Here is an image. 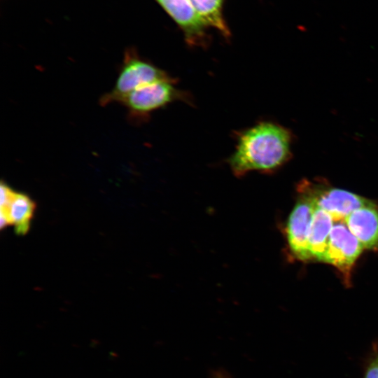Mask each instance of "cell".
Listing matches in <instances>:
<instances>
[{
	"label": "cell",
	"instance_id": "12",
	"mask_svg": "<svg viewBox=\"0 0 378 378\" xmlns=\"http://www.w3.org/2000/svg\"><path fill=\"white\" fill-rule=\"evenodd\" d=\"M364 378H378V354L375 355L369 363Z\"/></svg>",
	"mask_w": 378,
	"mask_h": 378
},
{
	"label": "cell",
	"instance_id": "6",
	"mask_svg": "<svg viewBox=\"0 0 378 378\" xmlns=\"http://www.w3.org/2000/svg\"><path fill=\"white\" fill-rule=\"evenodd\" d=\"M182 31L190 46H205L209 28L200 19L189 0H155Z\"/></svg>",
	"mask_w": 378,
	"mask_h": 378
},
{
	"label": "cell",
	"instance_id": "8",
	"mask_svg": "<svg viewBox=\"0 0 378 378\" xmlns=\"http://www.w3.org/2000/svg\"><path fill=\"white\" fill-rule=\"evenodd\" d=\"M344 222L363 248L372 249L378 245V209L375 204L370 202L356 209Z\"/></svg>",
	"mask_w": 378,
	"mask_h": 378
},
{
	"label": "cell",
	"instance_id": "11",
	"mask_svg": "<svg viewBox=\"0 0 378 378\" xmlns=\"http://www.w3.org/2000/svg\"><path fill=\"white\" fill-rule=\"evenodd\" d=\"M195 10L208 27H212L228 38L230 31L223 15L225 0H189Z\"/></svg>",
	"mask_w": 378,
	"mask_h": 378
},
{
	"label": "cell",
	"instance_id": "3",
	"mask_svg": "<svg viewBox=\"0 0 378 378\" xmlns=\"http://www.w3.org/2000/svg\"><path fill=\"white\" fill-rule=\"evenodd\" d=\"M172 77L150 62L142 58L134 49L124 54L117 79L111 91L100 99V104L118 103L120 99L141 86Z\"/></svg>",
	"mask_w": 378,
	"mask_h": 378
},
{
	"label": "cell",
	"instance_id": "4",
	"mask_svg": "<svg viewBox=\"0 0 378 378\" xmlns=\"http://www.w3.org/2000/svg\"><path fill=\"white\" fill-rule=\"evenodd\" d=\"M299 189L300 195L288 217L285 235L291 255L304 261L312 258L308 237L316 204L312 195L302 183Z\"/></svg>",
	"mask_w": 378,
	"mask_h": 378
},
{
	"label": "cell",
	"instance_id": "2",
	"mask_svg": "<svg viewBox=\"0 0 378 378\" xmlns=\"http://www.w3.org/2000/svg\"><path fill=\"white\" fill-rule=\"evenodd\" d=\"M174 84L171 78L145 85L126 94L118 104L127 109L130 120L137 123L145 122L152 113L174 102L192 104L190 94Z\"/></svg>",
	"mask_w": 378,
	"mask_h": 378
},
{
	"label": "cell",
	"instance_id": "13",
	"mask_svg": "<svg viewBox=\"0 0 378 378\" xmlns=\"http://www.w3.org/2000/svg\"><path fill=\"white\" fill-rule=\"evenodd\" d=\"M215 378H225L223 375L220 374H218Z\"/></svg>",
	"mask_w": 378,
	"mask_h": 378
},
{
	"label": "cell",
	"instance_id": "9",
	"mask_svg": "<svg viewBox=\"0 0 378 378\" xmlns=\"http://www.w3.org/2000/svg\"><path fill=\"white\" fill-rule=\"evenodd\" d=\"M335 220L327 211L316 206L309 233V251L312 258L323 261Z\"/></svg>",
	"mask_w": 378,
	"mask_h": 378
},
{
	"label": "cell",
	"instance_id": "7",
	"mask_svg": "<svg viewBox=\"0 0 378 378\" xmlns=\"http://www.w3.org/2000/svg\"><path fill=\"white\" fill-rule=\"evenodd\" d=\"M303 186L314 200L316 206L329 213L335 221L344 219L354 210L371 202L355 193L334 188Z\"/></svg>",
	"mask_w": 378,
	"mask_h": 378
},
{
	"label": "cell",
	"instance_id": "1",
	"mask_svg": "<svg viewBox=\"0 0 378 378\" xmlns=\"http://www.w3.org/2000/svg\"><path fill=\"white\" fill-rule=\"evenodd\" d=\"M235 137L234 150L227 162L236 177L251 172H274L291 156L290 131L274 122H258L237 132Z\"/></svg>",
	"mask_w": 378,
	"mask_h": 378
},
{
	"label": "cell",
	"instance_id": "5",
	"mask_svg": "<svg viewBox=\"0 0 378 378\" xmlns=\"http://www.w3.org/2000/svg\"><path fill=\"white\" fill-rule=\"evenodd\" d=\"M363 249V246L350 232L344 220L335 221L323 262L336 267L347 276Z\"/></svg>",
	"mask_w": 378,
	"mask_h": 378
},
{
	"label": "cell",
	"instance_id": "10",
	"mask_svg": "<svg viewBox=\"0 0 378 378\" xmlns=\"http://www.w3.org/2000/svg\"><path fill=\"white\" fill-rule=\"evenodd\" d=\"M36 204L26 194L14 191L8 209L10 224L18 235L27 234L34 217Z\"/></svg>",
	"mask_w": 378,
	"mask_h": 378
}]
</instances>
